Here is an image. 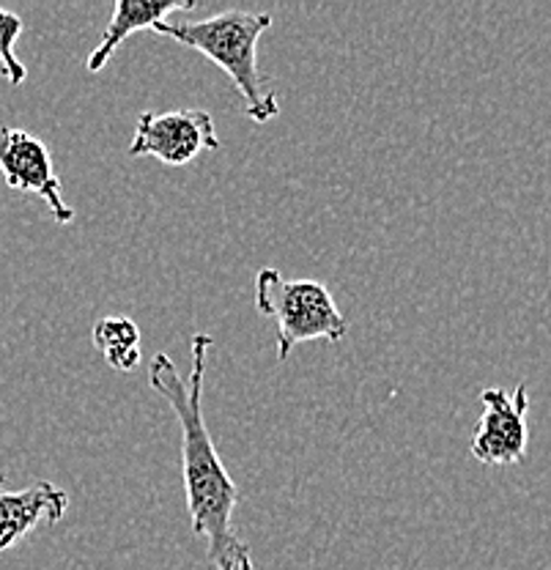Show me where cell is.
Here are the masks:
<instances>
[{
	"instance_id": "1",
	"label": "cell",
	"mask_w": 551,
	"mask_h": 570,
	"mask_svg": "<svg viewBox=\"0 0 551 570\" xmlns=\"http://www.w3.org/2000/svg\"><path fill=\"white\" fill-rule=\"evenodd\" d=\"M211 346L215 341L209 332H195L189 341V352H193L189 382H184L176 362L159 352L148 367V384L157 395L165 397L179 420L181 478L189 521H193V532L206 540L211 566L215 570H256L250 546L234 530L239 485L225 469L204 417V376Z\"/></svg>"
},
{
	"instance_id": "2",
	"label": "cell",
	"mask_w": 551,
	"mask_h": 570,
	"mask_svg": "<svg viewBox=\"0 0 551 570\" xmlns=\"http://www.w3.org/2000/svg\"><path fill=\"white\" fill-rule=\"evenodd\" d=\"M269 28V11L228 9L198 22L163 20L151 31L165 36V39L179 41L189 50H198L200 56L217 63L234 80L236 91L245 99L247 116L256 124H266L281 112V102H277L275 94L266 91L258 69V39Z\"/></svg>"
},
{
	"instance_id": "3",
	"label": "cell",
	"mask_w": 551,
	"mask_h": 570,
	"mask_svg": "<svg viewBox=\"0 0 551 570\" xmlns=\"http://www.w3.org/2000/svg\"><path fill=\"white\" fill-rule=\"evenodd\" d=\"M256 307L277 321V360H288L294 346L307 341L341 343L348 335V318L335 296L318 281L286 277L277 266L256 272Z\"/></svg>"
},
{
	"instance_id": "4",
	"label": "cell",
	"mask_w": 551,
	"mask_h": 570,
	"mask_svg": "<svg viewBox=\"0 0 551 570\" xmlns=\"http://www.w3.org/2000/svg\"><path fill=\"white\" fill-rule=\"evenodd\" d=\"M223 140L217 138L215 118L209 110L181 107L168 112H140L135 124L129 157H154L165 165L193 163L200 151H217Z\"/></svg>"
},
{
	"instance_id": "5",
	"label": "cell",
	"mask_w": 551,
	"mask_h": 570,
	"mask_svg": "<svg viewBox=\"0 0 551 570\" xmlns=\"http://www.w3.org/2000/svg\"><path fill=\"white\" fill-rule=\"evenodd\" d=\"M483 417L472 436V459L485 466H511L521 463L530 448V392L527 384H519L513 392L489 387L480 392Z\"/></svg>"
},
{
	"instance_id": "6",
	"label": "cell",
	"mask_w": 551,
	"mask_h": 570,
	"mask_svg": "<svg viewBox=\"0 0 551 570\" xmlns=\"http://www.w3.org/2000/svg\"><path fill=\"white\" fill-rule=\"evenodd\" d=\"M0 174L11 189L39 195L50 206L56 223L69 225L75 219V209L61 195L50 146L28 129L0 127Z\"/></svg>"
},
{
	"instance_id": "7",
	"label": "cell",
	"mask_w": 551,
	"mask_h": 570,
	"mask_svg": "<svg viewBox=\"0 0 551 570\" xmlns=\"http://www.w3.org/2000/svg\"><path fill=\"white\" fill-rule=\"evenodd\" d=\"M6 474L0 472V551H9L33 532L41 521L58 524L69 510V494L50 480L28 485L22 491H6Z\"/></svg>"
},
{
	"instance_id": "8",
	"label": "cell",
	"mask_w": 551,
	"mask_h": 570,
	"mask_svg": "<svg viewBox=\"0 0 551 570\" xmlns=\"http://www.w3.org/2000/svg\"><path fill=\"white\" fill-rule=\"evenodd\" d=\"M195 0H116V9L105 28L102 39L94 47L91 56L86 58V69L91 75L102 71L108 67V61L116 56L118 47L129 39L132 33L146 31V28L159 26L163 20H168L176 11H193Z\"/></svg>"
},
{
	"instance_id": "9",
	"label": "cell",
	"mask_w": 551,
	"mask_h": 570,
	"mask_svg": "<svg viewBox=\"0 0 551 570\" xmlns=\"http://www.w3.org/2000/svg\"><path fill=\"white\" fill-rule=\"evenodd\" d=\"M94 346L105 356L112 371L129 373L140 365V326L127 316H108L94 324Z\"/></svg>"
},
{
	"instance_id": "10",
	"label": "cell",
	"mask_w": 551,
	"mask_h": 570,
	"mask_svg": "<svg viewBox=\"0 0 551 570\" xmlns=\"http://www.w3.org/2000/svg\"><path fill=\"white\" fill-rule=\"evenodd\" d=\"M22 17L9 9H0V71L9 80L11 88H20L28 80L26 63L17 58L14 45L22 33Z\"/></svg>"
}]
</instances>
